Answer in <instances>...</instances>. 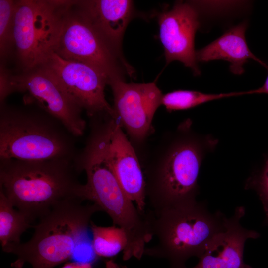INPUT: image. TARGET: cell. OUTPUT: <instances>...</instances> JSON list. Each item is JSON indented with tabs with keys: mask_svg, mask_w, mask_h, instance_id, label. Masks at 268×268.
Segmentation results:
<instances>
[{
	"mask_svg": "<svg viewBox=\"0 0 268 268\" xmlns=\"http://www.w3.org/2000/svg\"><path fill=\"white\" fill-rule=\"evenodd\" d=\"M218 142L195 131L189 118L163 135L143 171L146 201L153 212L197 201L201 166Z\"/></svg>",
	"mask_w": 268,
	"mask_h": 268,
	"instance_id": "6da1fadb",
	"label": "cell"
},
{
	"mask_svg": "<svg viewBox=\"0 0 268 268\" xmlns=\"http://www.w3.org/2000/svg\"><path fill=\"white\" fill-rule=\"evenodd\" d=\"M76 160H0V189L33 223L64 201L83 200Z\"/></svg>",
	"mask_w": 268,
	"mask_h": 268,
	"instance_id": "7a4b0ae2",
	"label": "cell"
},
{
	"mask_svg": "<svg viewBox=\"0 0 268 268\" xmlns=\"http://www.w3.org/2000/svg\"><path fill=\"white\" fill-rule=\"evenodd\" d=\"M80 199L64 201L54 206L34 225L29 240L4 251L16 256L13 268L26 263L32 268H54L72 259L76 248L92 241L91 219L102 211L95 203L84 204Z\"/></svg>",
	"mask_w": 268,
	"mask_h": 268,
	"instance_id": "3957f363",
	"label": "cell"
},
{
	"mask_svg": "<svg viewBox=\"0 0 268 268\" xmlns=\"http://www.w3.org/2000/svg\"><path fill=\"white\" fill-rule=\"evenodd\" d=\"M0 105V160H76V137L58 119L39 108Z\"/></svg>",
	"mask_w": 268,
	"mask_h": 268,
	"instance_id": "277c9868",
	"label": "cell"
},
{
	"mask_svg": "<svg viewBox=\"0 0 268 268\" xmlns=\"http://www.w3.org/2000/svg\"><path fill=\"white\" fill-rule=\"evenodd\" d=\"M149 214L158 242L146 248L144 255L165 258L171 268H186L188 259L199 258L223 230L227 218L220 211L211 212L205 202L197 201Z\"/></svg>",
	"mask_w": 268,
	"mask_h": 268,
	"instance_id": "5b68a950",
	"label": "cell"
},
{
	"mask_svg": "<svg viewBox=\"0 0 268 268\" xmlns=\"http://www.w3.org/2000/svg\"><path fill=\"white\" fill-rule=\"evenodd\" d=\"M70 1H15L13 45L24 72L44 64L55 49Z\"/></svg>",
	"mask_w": 268,
	"mask_h": 268,
	"instance_id": "8992f818",
	"label": "cell"
},
{
	"mask_svg": "<svg viewBox=\"0 0 268 268\" xmlns=\"http://www.w3.org/2000/svg\"><path fill=\"white\" fill-rule=\"evenodd\" d=\"M61 58L82 62L95 67L108 81L132 76L133 67L93 24L78 3L70 1L65 12L62 30L54 50Z\"/></svg>",
	"mask_w": 268,
	"mask_h": 268,
	"instance_id": "52a82bcc",
	"label": "cell"
},
{
	"mask_svg": "<svg viewBox=\"0 0 268 268\" xmlns=\"http://www.w3.org/2000/svg\"><path fill=\"white\" fill-rule=\"evenodd\" d=\"M23 94L25 105H33L60 121L76 137L84 134L86 123L82 110L53 76L39 67L22 74L9 76V95Z\"/></svg>",
	"mask_w": 268,
	"mask_h": 268,
	"instance_id": "ba28073f",
	"label": "cell"
},
{
	"mask_svg": "<svg viewBox=\"0 0 268 268\" xmlns=\"http://www.w3.org/2000/svg\"><path fill=\"white\" fill-rule=\"evenodd\" d=\"M108 85L113 93L115 117L136 150L152 131L153 117L162 105L163 94L154 82L127 83L125 79L114 78L108 80Z\"/></svg>",
	"mask_w": 268,
	"mask_h": 268,
	"instance_id": "9c48e42d",
	"label": "cell"
},
{
	"mask_svg": "<svg viewBox=\"0 0 268 268\" xmlns=\"http://www.w3.org/2000/svg\"><path fill=\"white\" fill-rule=\"evenodd\" d=\"M40 67L48 71L71 100L90 118L115 113L105 98L107 77L92 66L64 59L53 52Z\"/></svg>",
	"mask_w": 268,
	"mask_h": 268,
	"instance_id": "30bf717a",
	"label": "cell"
},
{
	"mask_svg": "<svg viewBox=\"0 0 268 268\" xmlns=\"http://www.w3.org/2000/svg\"><path fill=\"white\" fill-rule=\"evenodd\" d=\"M104 149L107 159L121 187L141 212H145V180L137 153L119 121L104 117Z\"/></svg>",
	"mask_w": 268,
	"mask_h": 268,
	"instance_id": "8fae6325",
	"label": "cell"
},
{
	"mask_svg": "<svg viewBox=\"0 0 268 268\" xmlns=\"http://www.w3.org/2000/svg\"><path fill=\"white\" fill-rule=\"evenodd\" d=\"M159 38L167 64L177 60L196 76L201 73L194 48L195 36L200 24L198 7L194 2L178 1L158 16Z\"/></svg>",
	"mask_w": 268,
	"mask_h": 268,
	"instance_id": "7c38bea8",
	"label": "cell"
},
{
	"mask_svg": "<svg viewBox=\"0 0 268 268\" xmlns=\"http://www.w3.org/2000/svg\"><path fill=\"white\" fill-rule=\"evenodd\" d=\"M245 214L244 207L235 208L233 215L226 218L223 230L213 238L198 264L191 268H246L243 261L245 242L249 239L258 238L260 234L241 225L240 220Z\"/></svg>",
	"mask_w": 268,
	"mask_h": 268,
	"instance_id": "4fadbf2b",
	"label": "cell"
},
{
	"mask_svg": "<svg viewBox=\"0 0 268 268\" xmlns=\"http://www.w3.org/2000/svg\"><path fill=\"white\" fill-rule=\"evenodd\" d=\"M93 24L108 42L122 52L126 27L134 14L133 2L128 0L78 1Z\"/></svg>",
	"mask_w": 268,
	"mask_h": 268,
	"instance_id": "5bb4252c",
	"label": "cell"
},
{
	"mask_svg": "<svg viewBox=\"0 0 268 268\" xmlns=\"http://www.w3.org/2000/svg\"><path fill=\"white\" fill-rule=\"evenodd\" d=\"M247 26V22L244 21L233 26L209 44L196 51L197 62L226 60L230 63V71L236 75L244 73V65L249 59L268 68V66L255 56L248 46L245 38Z\"/></svg>",
	"mask_w": 268,
	"mask_h": 268,
	"instance_id": "9a60e30c",
	"label": "cell"
},
{
	"mask_svg": "<svg viewBox=\"0 0 268 268\" xmlns=\"http://www.w3.org/2000/svg\"><path fill=\"white\" fill-rule=\"evenodd\" d=\"M14 208L0 189V241L3 251L20 244L22 234L34 225L28 217Z\"/></svg>",
	"mask_w": 268,
	"mask_h": 268,
	"instance_id": "2e32d148",
	"label": "cell"
},
{
	"mask_svg": "<svg viewBox=\"0 0 268 268\" xmlns=\"http://www.w3.org/2000/svg\"><path fill=\"white\" fill-rule=\"evenodd\" d=\"M90 228L93 248L98 257H112L126 249L127 240L121 228L99 226L91 221Z\"/></svg>",
	"mask_w": 268,
	"mask_h": 268,
	"instance_id": "e0dca14e",
	"label": "cell"
},
{
	"mask_svg": "<svg viewBox=\"0 0 268 268\" xmlns=\"http://www.w3.org/2000/svg\"><path fill=\"white\" fill-rule=\"evenodd\" d=\"M245 94H247L246 91L205 93L197 91L178 90L163 95L162 105L169 111L183 110L213 100Z\"/></svg>",
	"mask_w": 268,
	"mask_h": 268,
	"instance_id": "ac0fdd59",
	"label": "cell"
},
{
	"mask_svg": "<svg viewBox=\"0 0 268 268\" xmlns=\"http://www.w3.org/2000/svg\"><path fill=\"white\" fill-rule=\"evenodd\" d=\"M244 188L257 194L263 205L265 223L268 224V151L260 167L255 169L246 179Z\"/></svg>",
	"mask_w": 268,
	"mask_h": 268,
	"instance_id": "d6986e66",
	"label": "cell"
},
{
	"mask_svg": "<svg viewBox=\"0 0 268 268\" xmlns=\"http://www.w3.org/2000/svg\"><path fill=\"white\" fill-rule=\"evenodd\" d=\"M15 1L0 0V53L5 56L13 44V18Z\"/></svg>",
	"mask_w": 268,
	"mask_h": 268,
	"instance_id": "ffe728a7",
	"label": "cell"
},
{
	"mask_svg": "<svg viewBox=\"0 0 268 268\" xmlns=\"http://www.w3.org/2000/svg\"><path fill=\"white\" fill-rule=\"evenodd\" d=\"M93 264L76 261L68 262L61 268H92Z\"/></svg>",
	"mask_w": 268,
	"mask_h": 268,
	"instance_id": "44dd1931",
	"label": "cell"
},
{
	"mask_svg": "<svg viewBox=\"0 0 268 268\" xmlns=\"http://www.w3.org/2000/svg\"><path fill=\"white\" fill-rule=\"evenodd\" d=\"M267 69L268 70V75L264 84L262 86H261L260 87L257 89L247 91V94H268V68H267Z\"/></svg>",
	"mask_w": 268,
	"mask_h": 268,
	"instance_id": "7402d4cb",
	"label": "cell"
},
{
	"mask_svg": "<svg viewBox=\"0 0 268 268\" xmlns=\"http://www.w3.org/2000/svg\"><path fill=\"white\" fill-rule=\"evenodd\" d=\"M105 268H120V267L113 260H109L106 262Z\"/></svg>",
	"mask_w": 268,
	"mask_h": 268,
	"instance_id": "603a6c76",
	"label": "cell"
},
{
	"mask_svg": "<svg viewBox=\"0 0 268 268\" xmlns=\"http://www.w3.org/2000/svg\"><path fill=\"white\" fill-rule=\"evenodd\" d=\"M246 268H253L252 267H251L250 266L246 264Z\"/></svg>",
	"mask_w": 268,
	"mask_h": 268,
	"instance_id": "cb8c5ba5",
	"label": "cell"
}]
</instances>
